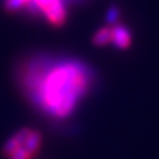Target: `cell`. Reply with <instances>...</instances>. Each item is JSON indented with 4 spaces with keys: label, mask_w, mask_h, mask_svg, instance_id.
I'll list each match as a JSON object with an SVG mask.
<instances>
[{
    "label": "cell",
    "mask_w": 159,
    "mask_h": 159,
    "mask_svg": "<svg viewBox=\"0 0 159 159\" xmlns=\"http://www.w3.org/2000/svg\"><path fill=\"white\" fill-rule=\"evenodd\" d=\"M15 81L37 113L52 121H65L93 93L97 73L72 54L36 52L20 60Z\"/></svg>",
    "instance_id": "1"
},
{
    "label": "cell",
    "mask_w": 159,
    "mask_h": 159,
    "mask_svg": "<svg viewBox=\"0 0 159 159\" xmlns=\"http://www.w3.org/2000/svg\"><path fill=\"white\" fill-rule=\"evenodd\" d=\"M7 12L41 21L53 29H61L69 21L72 7L66 0H3Z\"/></svg>",
    "instance_id": "2"
},
{
    "label": "cell",
    "mask_w": 159,
    "mask_h": 159,
    "mask_svg": "<svg viewBox=\"0 0 159 159\" xmlns=\"http://www.w3.org/2000/svg\"><path fill=\"white\" fill-rule=\"evenodd\" d=\"M43 148V134L33 127H21L3 145L7 159H34Z\"/></svg>",
    "instance_id": "3"
},
{
    "label": "cell",
    "mask_w": 159,
    "mask_h": 159,
    "mask_svg": "<svg viewBox=\"0 0 159 159\" xmlns=\"http://www.w3.org/2000/svg\"><path fill=\"white\" fill-rule=\"evenodd\" d=\"M107 24L98 28L93 36V44L96 47H111L118 51H126L133 44L131 29L126 24L119 21L118 9H110L107 16Z\"/></svg>",
    "instance_id": "4"
},
{
    "label": "cell",
    "mask_w": 159,
    "mask_h": 159,
    "mask_svg": "<svg viewBox=\"0 0 159 159\" xmlns=\"http://www.w3.org/2000/svg\"><path fill=\"white\" fill-rule=\"evenodd\" d=\"M66 2L69 3V6H70L72 8H76V7H80V6H84L86 2H89V0H66Z\"/></svg>",
    "instance_id": "5"
}]
</instances>
